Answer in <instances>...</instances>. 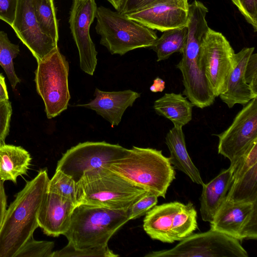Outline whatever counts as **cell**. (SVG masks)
I'll list each match as a JSON object with an SVG mask.
<instances>
[{
    "label": "cell",
    "mask_w": 257,
    "mask_h": 257,
    "mask_svg": "<svg viewBox=\"0 0 257 257\" xmlns=\"http://www.w3.org/2000/svg\"><path fill=\"white\" fill-rule=\"evenodd\" d=\"M49 180L47 170H40L10 204L0 229V257H14L39 227L38 215Z\"/></svg>",
    "instance_id": "6da1fadb"
},
{
    "label": "cell",
    "mask_w": 257,
    "mask_h": 257,
    "mask_svg": "<svg viewBox=\"0 0 257 257\" xmlns=\"http://www.w3.org/2000/svg\"><path fill=\"white\" fill-rule=\"evenodd\" d=\"M208 10L204 4L194 1L189 6L187 36L182 57L176 65L182 75L183 94L193 106H210L215 97L200 64V52L203 38L209 29L206 20Z\"/></svg>",
    "instance_id": "7a4b0ae2"
},
{
    "label": "cell",
    "mask_w": 257,
    "mask_h": 257,
    "mask_svg": "<svg viewBox=\"0 0 257 257\" xmlns=\"http://www.w3.org/2000/svg\"><path fill=\"white\" fill-rule=\"evenodd\" d=\"M134 185L166 197L175 168L161 150L133 146L124 157L103 166Z\"/></svg>",
    "instance_id": "3957f363"
},
{
    "label": "cell",
    "mask_w": 257,
    "mask_h": 257,
    "mask_svg": "<svg viewBox=\"0 0 257 257\" xmlns=\"http://www.w3.org/2000/svg\"><path fill=\"white\" fill-rule=\"evenodd\" d=\"M129 220L127 209L77 204L64 235L77 248L104 247L108 246L116 231Z\"/></svg>",
    "instance_id": "277c9868"
},
{
    "label": "cell",
    "mask_w": 257,
    "mask_h": 257,
    "mask_svg": "<svg viewBox=\"0 0 257 257\" xmlns=\"http://www.w3.org/2000/svg\"><path fill=\"white\" fill-rule=\"evenodd\" d=\"M146 192L103 167L86 171L76 183V205L127 209Z\"/></svg>",
    "instance_id": "5b68a950"
},
{
    "label": "cell",
    "mask_w": 257,
    "mask_h": 257,
    "mask_svg": "<svg viewBox=\"0 0 257 257\" xmlns=\"http://www.w3.org/2000/svg\"><path fill=\"white\" fill-rule=\"evenodd\" d=\"M95 18L100 43L111 54L122 56L137 48L151 47L158 39L153 30L117 11L100 6Z\"/></svg>",
    "instance_id": "8992f818"
},
{
    "label": "cell",
    "mask_w": 257,
    "mask_h": 257,
    "mask_svg": "<svg viewBox=\"0 0 257 257\" xmlns=\"http://www.w3.org/2000/svg\"><path fill=\"white\" fill-rule=\"evenodd\" d=\"M35 81L49 119L66 110L71 96L68 87L69 63L58 47L37 62Z\"/></svg>",
    "instance_id": "52a82bcc"
},
{
    "label": "cell",
    "mask_w": 257,
    "mask_h": 257,
    "mask_svg": "<svg viewBox=\"0 0 257 257\" xmlns=\"http://www.w3.org/2000/svg\"><path fill=\"white\" fill-rule=\"evenodd\" d=\"M146 257H248L239 240L218 231L192 234L174 247L153 251Z\"/></svg>",
    "instance_id": "ba28073f"
},
{
    "label": "cell",
    "mask_w": 257,
    "mask_h": 257,
    "mask_svg": "<svg viewBox=\"0 0 257 257\" xmlns=\"http://www.w3.org/2000/svg\"><path fill=\"white\" fill-rule=\"evenodd\" d=\"M130 149L106 142H85L72 147L58 161L57 170L71 177L77 183L87 171L97 169L120 159Z\"/></svg>",
    "instance_id": "9c48e42d"
},
{
    "label": "cell",
    "mask_w": 257,
    "mask_h": 257,
    "mask_svg": "<svg viewBox=\"0 0 257 257\" xmlns=\"http://www.w3.org/2000/svg\"><path fill=\"white\" fill-rule=\"evenodd\" d=\"M200 64L215 97L224 92L235 64V53L226 38L209 28L203 39Z\"/></svg>",
    "instance_id": "30bf717a"
},
{
    "label": "cell",
    "mask_w": 257,
    "mask_h": 257,
    "mask_svg": "<svg viewBox=\"0 0 257 257\" xmlns=\"http://www.w3.org/2000/svg\"><path fill=\"white\" fill-rule=\"evenodd\" d=\"M214 135L219 139L218 154L230 162L241 155L257 140V97L243 106L226 130Z\"/></svg>",
    "instance_id": "8fae6325"
},
{
    "label": "cell",
    "mask_w": 257,
    "mask_h": 257,
    "mask_svg": "<svg viewBox=\"0 0 257 257\" xmlns=\"http://www.w3.org/2000/svg\"><path fill=\"white\" fill-rule=\"evenodd\" d=\"M97 8L95 0H73L69 19L71 32L78 50L80 67L90 75H93L97 63V52L89 34Z\"/></svg>",
    "instance_id": "7c38bea8"
},
{
    "label": "cell",
    "mask_w": 257,
    "mask_h": 257,
    "mask_svg": "<svg viewBox=\"0 0 257 257\" xmlns=\"http://www.w3.org/2000/svg\"><path fill=\"white\" fill-rule=\"evenodd\" d=\"M211 229L238 240L257 239V201L225 199L210 223Z\"/></svg>",
    "instance_id": "4fadbf2b"
},
{
    "label": "cell",
    "mask_w": 257,
    "mask_h": 257,
    "mask_svg": "<svg viewBox=\"0 0 257 257\" xmlns=\"http://www.w3.org/2000/svg\"><path fill=\"white\" fill-rule=\"evenodd\" d=\"M11 26L37 62L58 47L57 43L40 30L31 0H18L15 18Z\"/></svg>",
    "instance_id": "5bb4252c"
},
{
    "label": "cell",
    "mask_w": 257,
    "mask_h": 257,
    "mask_svg": "<svg viewBox=\"0 0 257 257\" xmlns=\"http://www.w3.org/2000/svg\"><path fill=\"white\" fill-rule=\"evenodd\" d=\"M189 6L188 0H162L146 9L125 15L150 29L164 32L187 26Z\"/></svg>",
    "instance_id": "9a60e30c"
},
{
    "label": "cell",
    "mask_w": 257,
    "mask_h": 257,
    "mask_svg": "<svg viewBox=\"0 0 257 257\" xmlns=\"http://www.w3.org/2000/svg\"><path fill=\"white\" fill-rule=\"evenodd\" d=\"M76 206L73 202L47 191L38 215V223L47 235L57 237L68 230L72 211Z\"/></svg>",
    "instance_id": "2e32d148"
},
{
    "label": "cell",
    "mask_w": 257,
    "mask_h": 257,
    "mask_svg": "<svg viewBox=\"0 0 257 257\" xmlns=\"http://www.w3.org/2000/svg\"><path fill=\"white\" fill-rule=\"evenodd\" d=\"M94 95V98L89 102L77 106L95 111L113 127L119 124L124 111L128 107L133 106L141 94L130 89L104 91L96 88Z\"/></svg>",
    "instance_id": "e0dca14e"
},
{
    "label": "cell",
    "mask_w": 257,
    "mask_h": 257,
    "mask_svg": "<svg viewBox=\"0 0 257 257\" xmlns=\"http://www.w3.org/2000/svg\"><path fill=\"white\" fill-rule=\"evenodd\" d=\"M254 50V47H245L235 53V64L228 77L226 90L219 96L229 108L236 104L243 106L257 97L244 76L245 66Z\"/></svg>",
    "instance_id": "ac0fdd59"
},
{
    "label": "cell",
    "mask_w": 257,
    "mask_h": 257,
    "mask_svg": "<svg viewBox=\"0 0 257 257\" xmlns=\"http://www.w3.org/2000/svg\"><path fill=\"white\" fill-rule=\"evenodd\" d=\"M232 172L229 167L214 178L202 185L200 211L204 221L210 223L226 199L232 183Z\"/></svg>",
    "instance_id": "d6986e66"
},
{
    "label": "cell",
    "mask_w": 257,
    "mask_h": 257,
    "mask_svg": "<svg viewBox=\"0 0 257 257\" xmlns=\"http://www.w3.org/2000/svg\"><path fill=\"white\" fill-rule=\"evenodd\" d=\"M184 204L174 201L155 205L146 214L143 228L153 239L163 242H175L171 234L173 218Z\"/></svg>",
    "instance_id": "ffe728a7"
},
{
    "label": "cell",
    "mask_w": 257,
    "mask_h": 257,
    "mask_svg": "<svg viewBox=\"0 0 257 257\" xmlns=\"http://www.w3.org/2000/svg\"><path fill=\"white\" fill-rule=\"evenodd\" d=\"M165 143L170 153V161L174 168L185 173L194 183H204L200 172L187 152L182 127L174 126L167 134Z\"/></svg>",
    "instance_id": "44dd1931"
},
{
    "label": "cell",
    "mask_w": 257,
    "mask_h": 257,
    "mask_svg": "<svg viewBox=\"0 0 257 257\" xmlns=\"http://www.w3.org/2000/svg\"><path fill=\"white\" fill-rule=\"evenodd\" d=\"M31 160L29 153L22 147L0 145V179L17 184L19 176L27 174Z\"/></svg>",
    "instance_id": "7402d4cb"
},
{
    "label": "cell",
    "mask_w": 257,
    "mask_h": 257,
    "mask_svg": "<svg viewBox=\"0 0 257 257\" xmlns=\"http://www.w3.org/2000/svg\"><path fill=\"white\" fill-rule=\"evenodd\" d=\"M193 106L182 94L166 93L155 101L153 108L158 115L170 120L174 126L182 127L191 120Z\"/></svg>",
    "instance_id": "603a6c76"
},
{
    "label": "cell",
    "mask_w": 257,
    "mask_h": 257,
    "mask_svg": "<svg viewBox=\"0 0 257 257\" xmlns=\"http://www.w3.org/2000/svg\"><path fill=\"white\" fill-rule=\"evenodd\" d=\"M163 32L151 47L156 53L157 62L168 59L176 52L182 54L186 42L187 27L169 29Z\"/></svg>",
    "instance_id": "cb8c5ba5"
},
{
    "label": "cell",
    "mask_w": 257,
    "mask_h": 257,
    "mask_svg": "<svg viewBox=\"0 0 257 257\" xmlns=\"http://www.w3.org/2000/svg\"><path fill=\"white\" fill-rule=\"evenodd\" d=\"M226 199L236 202L257 201V164L232 181Z\"/></svg>",
    "instance_id": "d4e9b609"
},
{
    "label": "cell",
    "mask_w": 257,
    "mask_h": 257,
    "mask_svg": "<svg viewBox=\"0 0 257 257\" xmlns=\"http://www.w3.org/2000/svg\"><path fill=\"white\" fill-rule=\"evenodd\" d=\"M31 2L40 30L58 43V23L53 0H31Z\"/></svg>",
    "instance_id": "484cf974"
},
{
    "label": "cell",
    "mask_w": 257,
    "mask_h": 257,
    "mask_svg": "<svg viewBox=\"0 0 257 257\" xmlns=\"http://www.w3.org/2000/svg\"><path fill=\"white\" fill-rule=\"evenodd\" d=\"M197 217L191 202L183 205L173 220L171 234L174 241H181L193 233L198 227Z\"/></svg>",
    "instance_id": "4316f807"
},
{
    "label": "cell",
    "mask_w": 257,
    "mask_h": 257,
    "mask_svg": "<svg viewBox=\"0 0 257 257\" xmlns=\"http://www.w3.org/2000/svg\"><path fill=\"white\" fill-rule=\"evenodd\" d=\"M19 52V45L12 43L7 34L0 31V65L4 69L14 89L20 82L15 71L13 64V60Z\"/></svg>",
    "instance_id": "83f0119b"
},
{
    "label": "cell",
    "mask_w": 257,
    "mask_h": 257,
    "mask_svg": "<svg viewBox=\"0 0 257 257\" xmlns=\"http://www.w3.org/2000/svg\"><path fill=\"white\" fill-rule=\"evenodd\" d=\"M76 183L71 177L56 170L49 180L48 191L57 194L76 204Z\"/></svg>",
    "instance_id": "f1b7e54d"
},
{
    "label": "cell",
    "mask_w": 257,
    "mask_h": 257,
    "mask_svg": "<svg viewBox=\"0 0 257 257\" xmlns=\"http://www.w3.org/2000/svg\"><path fill=\"white\" fill-rule=\"evenodd\" d=\"M119 255L114 253L108 246L100 247L77 248L70 243L63 248L53 251L51 257H116Z\"/></svg>",
    "instance_id": "f546056e"
},
{
    "label": "cell",
    "mask_w": 257,
    "mask_h": 257,
    "mask_svg": "<svg viewBox=\"0 0 257 257\" xmlns=\"http://www.w3.org/2000/svg\"><path fill=\"white\" fill-rule=\"evenodd\" d=\"M54 242L38 241L31 236L19 249L14 257H51Z\"/></svg>",
    "instance_id": "4dcf8cb0"
},
{
    "label": "cell",
    "mask_w": 257,
    "mask_h": 257,
    "mask_svg": "<svg viewBox=\"0 0 257 257\" xmlns=\"http://www.w3.org/2000/svg\"><path fill=\"white\" fill-rule=\"evenodd\" d=\"M257 164V140L237 158L230 162L233 181L241 176L254 165Z\"/></svg>",
    "instance_id": "1f68e13d"
},
{
    "label": "cell",
    "mask_w": 257,
    "mask_h": 257,
    "mask_svg": "<svg viewBox=\"0 0 257 257\" xmlns=\"http://www.w3.org/2000/svg\"><path fill=\"white\" fill-rule=\"evenodd\" d=\"M158 196L147 191L127 209L129 220L135 219L146 214L158 203Z\"/></svg>",
    "instance_id": "d6a6232c"
},
{
    "label": "cell",
    "mask_w": 257,
    "mask_h": 257,
    "mask_svg": "<svg viewBox=\"0 0 257 257\" xmlns=\"http://www.w3.org/2000/svg\"><path fill=\"white\" fill-rule=\"evenodd\" d=\"M254 32L257 31V0H231Z\"/></svg>",
    "instance_id": "836d02e7"
},
{
    "label": "cell",
    "mask_w": 257,
    "mask_h": 257,
    "mask_svg": "<svg viewBox=\"0 0 257 257\" xmlns=\"http://www.w3.org/2000/svg\"><path fill=\"white\" fill-rule=\"evenodd\" d=\"M12 107L8 100H0V145L5 144V139L9 134Z\"/></svg>",
    "instance_id": "e575fe53"
},
{
    "label": "cell",
    "mask_w": 257,
    "mask_h": 257,
    "mask_svg": "<svg viewBox=\"0 0 257 257\" xmlns=\"http://www.w3.org/2000/svg\"><path fill=\"white\" fill-rule=\"evenodd\" d=\"M244 79L252 92L257 95V54L252 53L244 69Z\"/></svg>",
    "instance_id": "d590c367"
},
{
    "label": "cell",
    "mask_w": 257,
    "mask_h": 257,
    "mask_svg": "<svg viewBox=\"0 0 257 257\" xmlns=\"http://www.w3.org/2000/svg\"><path fill=\"white\" fill-rule=\"evenodd\" d=\"M18 0H0V19L10 26L16 14Z\"/></svg>",
    "instance_id": "8d00e7d4"
},
{
    "label": "cell",
    "mask_w": 257,
    "mask_h": 257,
    "mask_svg": "<svg viewBox=\"0 0 257 257\" xmlns=\"http://www.w3.org/2000/svg\"><path fill=\"white\" fill-rule=\"evenodd\" d=\"M162 0H125L118 12L128 14L146 9Z\"/></svg>",
    "instance_id": "74e56055"
},
{
    "label": "cell",
    "mask_w": 257,
    "mask_h": 257,
    "mask_svg": "<svg viewBox=\"0 0 257 257\" xmlns=\"http://www.w3.org/2000/svg\"><path fill=\"white\" fill-rule=\"evenodd\" d=\"M4 183V181L0 179V229L7 210V197Z\"/></svg>",
    "instance_id": "f35d334b"
},
{
    "label": "cell",
    "mask_w": 257,
    "mask_h": 257,
    "mask_svg": "<svg viewBox=\"0 0 257 257\" xmlns=\"http://www.w3.org/2000/svg\"><path fill=\"white\" fill-rule=\"evenodd\" d=\"M165 88V82L159 77H157L150 86V90L153 92H162Z\"/></svg>",
    "instance_id": "ab89813d"
},
{
    "label": "cell",
    "mask_w": 257,
    "mask_h": 257,
    "mask_svg": "<svg viewBox=\"0 0 257 257\" xmlns=\"http://www.w3.org/2000/svg\"><path fill=\"white\" fill-rule=\"evenodd\" d=\"M9 100V95L5 83V77L0 73V100Z\"/></svg>",
    "instance_id": "60d3db41"
},
{
    "label": "cell",
    "mask_w": 257,
    "mask_h": 257,
    "mask_svg": "<svg viewBox=\"0 0 257 257\" xmlns=\"http://www.w3.org/2000/svg\"><path fill=\"white\" fill-rule=\"evenodd\" d=\"M109 2L116 11L118 12L125 0H107Z\"/></svg>",
    "instance_id": "b9f144b4"
}]
</instances>
